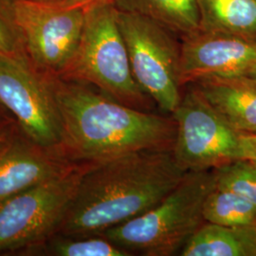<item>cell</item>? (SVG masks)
Here are the masks:
<instances>
[{"label":"cell","mask_w":256,"mask_h":256,"mask_svg":"<svg viewBox=\"0 0 256 256\" xmlns=\"http://www.w3.org/2000/svg\"><path fill=\"white\" fill-rule=\"evenodd\" d=\"M4 108L0 104V117H4V118H6L5 116H3V113H4V110H3Z\"/></svg>","instance_id":"603a6c76"},{"label":"cell","mask_w":256,"mask_h":256,"mask_svg":"<svg viewBox=\"0 0 256 256\" xmlns=\"http://www.w3.org/2000/svg\"><path fill=\"white\" fill-rule=\"evenodd\" d=\"M14 138L10 128L9 119L0 117V153L8 147Z\"/></svg>","instance_id":"ffe728a7"},{"label":"cell","mask_w":256,"mask_h":256,"mask_svg":"<svg viewBox=\"0 0 256 256\" xmlns=\"http://www.w3.org/2000/svg\"><path fill=\"white\" fill-rule=\"evenodd\" d=\"M174 158L186 172L208 171L252 158L247 136L232 128L192 86L172 114Z\"/></svg>","instance_id":"52a82bcc"},{"label":"cell","mask_w":256,"mask_h":256,"mask_svg":"<svg viewBox=\"0 0 256 256\" xmlns=\"http://www.w3.org/2000/svg\"><path fill=\"white\" fill-rule=\"evenodd\" d=\"M200 30L256 39V0H198Z\"/></svg>","instance_id":"5bb4252c"},{"label":"cell","mask_w":256,"mask_h":256,"mask_svg":"<svg viewBox=\"0 0 256 256\" xmlns=\"http://www.w3.org/2000/svg\"><path fill=\"white\" fill-rule=\"evenodd\" d=\"M186 173L172 149L137 151L88 164L57 232L100 236L153 208Z\"/></svg>","instance_id":"6da1fadb"},{"label":"cell","mask_w":256,"mask_h":256,"mask_svg":"<svg viewBox=\"0 0 256 256\" xmlns=\"http://www.w3.org/2000/svg\"><path fill=\"white\" fill-rule=\"evenodd\" d=\"M46 252L56 256H129L128 250L102 236L72 238L58 236L46 244Z\"/></svg>","instance_id":"e0dca14e"},{"label":"cell","mask_w":256,"mask_h":256,"mask_svg":"<svg viewBox=\"0 0 256 256\" xmlns=\"http://www.w3.org/2000/svg\"><path fill=\"white\" fill-rule=\"evenodd\" d=\"M180 256H256V225L226 227L204 222Z\"/></svg>","instance_id":"4fadbf2b"},{"label":"cell","mask_w":256,"mask_h":256,"mask_svg":"<svg viewBox=\"0 0 256 256\" xmlns=\"http://www.w3.org/2000/svg\"><path fill=\"white\" fill-rule=\"evenodd\" d=\"M58 77L90 84L130 108L151 110L153 101L132 74L114 3H98L88 10L76 52Z\"/></svg>","instance_id":"277c9868"},{"label":"cell","mask_w":256,"mask_h":256,"mask_svg":"<svg viewBox=\"0 0 256 256\" xmlns=\"http://www.w3.org/2000/svg\"><path fill=\"white\" fill-rule=\"evenodd\" d=\"M0 55L27 56L18 32L7 19L0 14ZM28 57V56H27Z\"/></svg>","instance_id":"d6986e66"},{"label":"cell","mask_w":256,"mask_h":256,"mask_svg":"<svg viewBox=\"0 0 256 256\" xmlns=\"http://www.w3.org/2000/svg\"><path fill=\"white\" fill-rule=\"evenodd\" d=\"M256 74V39L198 30L180 44L182 86L212 78Z\"/></svg>","instance_id":"30bf717a"},{"label":"cell","mask_w":256,"mask_h":256,"mask_svg":"<svg viewBox=\"0 0 256 256\" xmlns=\"http://www.w3.org/2000/svg\"><path fill=\"white\" fill-rule=\"evenodd\" d=\"M48 76L70 160L93 164L132 152L173 148V116L130 108L86 82Z\"/></svg>","instance_id":"7a4b0ae2"},{"label":"cell","mask_w":256,"mask_h":256,"mask_svg":"<svg viewBox=\"0 0 256 256\" xmlns=\"http://www.w3.org/2000/svg\"><path fill=\"white\" fill-rule=\"evenodd\" d=\"M248 77H250V78L256 82V74H252V75H250V76H248Z\"/></svg>","instance_id":"cb8c5ba5"},{"label":"cell","mask_w":256,"mask_h":256,"mask_svg":"<svg viewBox=\"0 0 256 256\" xmlns=\"http://www.w3.org/2000/svg\"><path fill=\"white\" fill-rule=\"evenodd\" d=\"M0 104L16 118L28 140L64 152L63 126L50 78L27 56L0 55Z\"/></svg>","instance_id":"9c48e42d"},{"label":"cell","mask_w":256,"mask_h":256,"mask_svg":"<svg viewBox=\"0 0 256 256\" xmlns=\"http://www.w3.org/2000/svg\"><path fill=\"white\" fill-rule=\"evenodd\" d=\"M64 152L14 138L0 153V202L64 174L75 165Z\"/></svg>","instance_id":"8fae6325"},{"label":"cell","mask_w":256,"mask_h":256,"mask_svg":"<svg viewBox=\"0 0 256 256\" xmlns=\"http://www.w3.org/2000/svg\"><path fill=\"white\" fill-rule=\"evenodd\" d=\"M118 23L135 80L160 110L172 115L183 95L176 34L131 12L118 10Z\"/></svg>","instance_id":"8992f818"},{"label":"cell","mask_w":256,"mask_h":256,"mask_svg":"<svg viewBox=\"0 0 256 256\" xmlns=\"http://www.w3.org/2000/svg\"><path fill=\"white\" fill-rule=\"evenodd\" d=\"M114 5L151 19L182 38L200 30L198 0H115Z\"/></svg>","instance_id":"9a60e30c"},{"label":"cell","mask_w":256,"mask_h":256,"mask_svg":"<svg viewBox=\"0 0 256 256\" xmlns=\"http://www.w3.org/2000/svg\"><path fill=\"white\" fill-rule=\"evenodd\" d=\"M207 223L226 227L256 225V206L234 192L214 188L203 207Z\"/></svg>","instance_id":"2e32d148"},{"label":"cell","mask_w":256,"mask_h":256,"mask_svg":"<svg viewBox=\"0 0 256 256\" xmlns=\"http://www.w3.org/2000/svg\"><path fill=\"white\" fill-rule=\"evenodd\" d=\"M192 86L232 128L256 135V82L250 77L212 78Z\"/></svg>","instance_id":"7c38bea8"},{"label":"cell","mask_w":256,"mask_h":256,"mask_svg":"<svg viewBox=\"0 0 256 256\" xmlns=\"http://www.w3.org/2000/svg\"><path fill=\"white\" fill-rule=\"evenodd\" d=\"M214 188L212 170L187 172L153 208L106 230L100 236L132 256V252L146 256L176 254L205 222L204 203Z\"/></svg>","instance_id":"3957f363"},{"label":"cell","mask_w":256,"mask_h":256,"mask_svg":"<svg viewBox=\"0 0 256 256\" xmlns=\"http://www.w3.org/2000/svg\"><path fill=\"white\" fill-rule=\"evenodd\" d=\"M60 1H68L72 3H78V4H84V5H94L102 2H110L114 3L115 0H60Z\"/></svg>","instance_id":"7402d4cb"},{"label":"cell","mask_w":256,"mask_h":256,"mask_svg":"<svg viewBox=\"0 0 256 256\" xmlns=\"http://www.w3.org/2000/svg\"><path fill=\"white\" fill-rule=\"evenodd\" d=\"M88 165L78 164L0 202V252L34 245L57 232Z\"/></svg>","instance_id":"ba28073f"},{"label":"cell","mask_w":256,"mask_h":256,"mask_svg":"<svg viewBox=\"0 0 256 256\" xmlns=\"http://www.w3.org/2000/svg\"><path fill=\"white\" fill-rule=\"evenodd\" d=\"M252 160H256V135H246Z\"/></svg>","instance_id":"44dd1931"},{"label":"cell","mask_w":256,"mask_h":256,"mask_svg":"<svg viewBox=\"0 0 256 256\" xmlns=\"http://www.w3.org/2000/svg\"><path fill=\"white\" fill-rule=\"evenodd\" d=\"M212 171L216 188L234 192L256 206V160H238Z\"/></svg>","instance_id":"ac0fdd59"},{"label":"cell","mask_w":256,"mask_h":256,"mask_svg":"<svg viewBox=\"0 0 256 256\" xmlns=\"http://www.w3.org/2000/svg\"><path fill=\"white\" fill-rule=\"evenodd\" d=\"M92 6L60 0H0V14L18 32L36 68L59 76L74 57Z\"/></svg>","instance_id":"5b68a950"}]
</instances>
